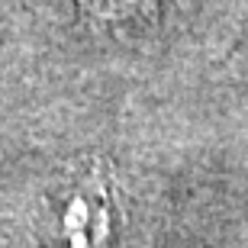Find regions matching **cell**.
<instances>
[{
    "mask_svg": "<svg viewBox=\"0 0 248 248\" xmlns=\"http://www.w3.org/2000/svg\"><path fill=\"white\" fill-rule=\"evenodd\" d=\"M113 184L103 165L71 181L62 197V235L71 248H103L110 235Z\"/></svg>",
    "mask_w": 248,
    "mask_h": 248,
    "instance_id": "1",
    "label": "cell"
},
{
    "mask_svg": "<svg viewBox=\"0 0 248 248\" xmlns=\"http://www.w3.org/2000/svg\"><path fill=\"white\" fill-rule=\"evenodd\" d=\"M87 13L100 19H110V23H123V19H132V16H142L152 0H78Z\"/></svg>",
    "mask_w": 248,
    "mask_h": 248,
    "instance_id": "2",
    "label": "cell"
}]
</instances>
